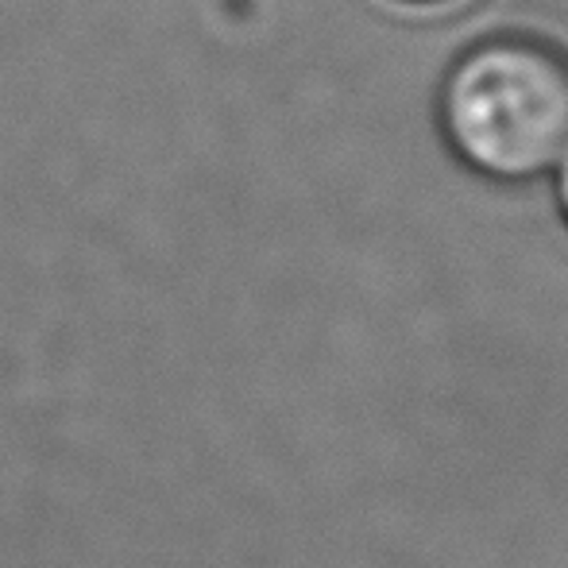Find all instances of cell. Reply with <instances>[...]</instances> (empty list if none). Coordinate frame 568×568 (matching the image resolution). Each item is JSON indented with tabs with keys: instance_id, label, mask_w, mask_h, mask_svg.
<instances>
[{
	"instance_id": "6da1fadb",
	"label": "cell",
	"mask_w": 568,
	"mask_h": 568,
	"mask_svg": "<svg viewBox=\"0 0 568 568\" xmlns=\"http://www.w3.org/2000/svg\"><path fill=\"white\" fill-rule=\"evenodd\" d=\"M437 128L479 179H541L568 148V54L523 31L464 47L437 90Z\"/></svg>"
},
{
	"instance_id": "7a4b0ae2",
	"label": "cell",
	"mask_w": 568,
	"mask_h": 568,
	"mask_svg": "<svg viewBox=\"0 0 568 568\" xmlns=\"http://www.w3.org/2000/svg\"><path fill=\"white\" fill-rule=\"evenodd\" d=\"M554 202L568 229V148L561 151V159H557V166H554Z\"/></svg>"
},
{
	"instance_id": "3957f363",
	"label": "cell",
	"mask_w": 568,
	"mask_h": 568,
	"mask_svg": "<svg viewBox=\"0 0 568 568\" xmlns=\"http://www.w3.org/2000/svg\"><path fill=\"white\" fill-rule=\"evenodd\" d=\"M395 4H406V8H445V4H456V0H395Z\"/></svg>"
}]
</instances>
